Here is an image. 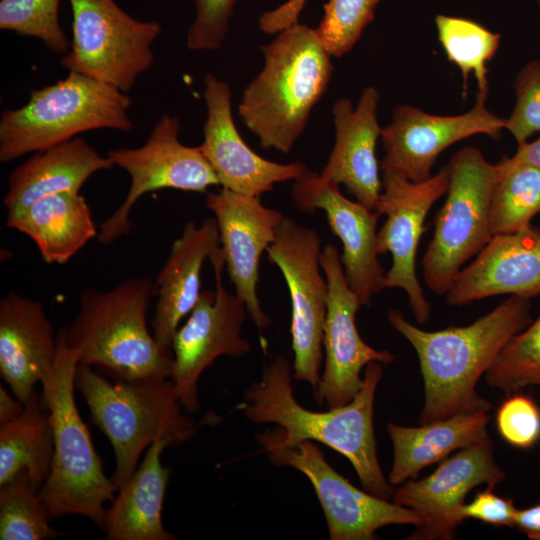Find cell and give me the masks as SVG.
<instances>
[{
	"label": "cell",
	"instance_id": "1",
	"mask_svg": "<svg viewBox=\"0 0 540 540\" xmlns=\"http://www.w3.org/2000/svg\"><path fill=\"white\" fill-rule=\"evenodd\" d=\"M292 367L287 357L277 356L262 370L237 406L255 424L270 423L256 438L283 446L302 441H317L345 456L352 464L361 485L368 493L386 499L394 489L384 477L377 458L373 427L374 399L383 376L380 362H370L363 384L346 405L314 412L302 407L294 397Z\"/></svg>",
	"mask_w": 540,
	"mask_h": 540
},
{
	"label": "cell",
	"instance_id": "2",
	"mask_svg": "<svg viewBox=\"0 0 540 540\" xmlns=\"http://www.w3.org/2000/svg\"><path fill=\"white\" fill-rule=\"evenodd\" d=\"M387 318L418 356L424 383L420 424H424L490 410L476 385L509 339L531 323V303L510 296L467 326L437 331L413 325L396 309L389 310Z\"/></svg>",
	"mask_w": 540,
	"mask_h": 540
},
{
	"label": "cell",
	"instance_id": "3",
	"mask_svg": "<svg viewBox=\"0 0 540 540\" xmlns=\"http://www.w3.org/2000/svg\"><path fill=\"white\" fill-rule=\"evenodd\" d=\"M260 50L263 68L243 90L238 113L262 148L289 153L328 88L333 57L316 29L298 22Z\"/></svg>",
	"mask_w": 540,
	"mask_h": 540
},
{
	"label": "cell",
	"instance_id": "4",
	"mask_svg": "<svg viewBox=\"0 0 540 540\" xmlns=\"http://www.w3.org/2000/svg\"><path fill=\"white\" fill-rule=\"evenodd\" d=\"M156 294L149 276L128 278L109 290L85 288L74 320L61 328L79 364L120 381L170 379L173 351L162 348L147 325Z\"/></svg>",
	"mask_w": 540,
	"mask_h": 540
},
{
	"label": "cell",
	"instance_id": "5",
	"mask_svg": "<svg viewBox=\"0 0 540 540\" xmlns=\"http://www.w3.org/2000/svg\"><path fill=\"white\" fill-rule=\"evenodd\" d=\"M57 340L55 364L41 381V394L50 411L54 450L40 496L51 521L76 514L104 530L108 510L105 504L114 500L117 490L104 473L103 462L75 403L78 355L67 346L61 328Z\"/></svg>",
	"mask_w": 540,
	"mask_h": 540
},
{
	"label": "cell",
	"instance_id": "6",
	"mask_svg": "<svg viewBox=\"0 0 540 540\" xmlns=\"http://www.w3.org/2000/svg\"><path fill=\"white\" fill-rule=\"evenodd\" d=\"M74 384L86 400L90 421L113 447L111 479L117 491L135 472L146 448L161 438L178 446L197 431L196 422L183 413L169 378L112 382L92 367L78 364Z\"/></svg>",
	"mask_w": 540,
	"mask_h": 540
},
{
	"label": "cell",
	"instance_id": "7",
	"mask_svg": "<svg viewBox=\"0 0 540 540\" xmlns=\"http://www.w3.org/2000/svg\"><path fill=\"white\" fill-rule=\"evenodd\" d=\"M128 93L83 74L68 72L57 82L30 91L27 103L0 118V162L49 149L79 134L112 129L131 133Z\"/></svg>",
	"mask_w": 540,
	"mask_h": 540
},
{
	"label": "cell",
	"instance_id": "8",
	"mask_svg": "<svg viewBox=\"0 0 540 540\" xmlns=\"http://www.w3.org/2000/svg\"><path fill=\"white\" fill-rule=\"evenodd\" d=\"M449 185L433 238L421 260L423 280L436 295H445L471 257L490 241V202L498 177L496 164L476 147L466 146L447 164Z\"/></svg>",
	"mask_w": 540,
	"mask_h": 540
},
{
	"label": "cell",
	"instance_id": "9",
	"mask_svg": "<svg viewBox=\"0 0 540 540\" xmlns=\"http://www.w3.org/2000/svg\"><path fill=\"white\" fill-rule=\"evenodd\" d=\"M69 1L72 39L60 65L129 93L154 64L152 44L162 25L136 19L115 0Z\"/></svg>",
	"mask_w": 540,
	"mask_h": 540
},
{
	"label": "cell",
	"instance_id": "10",
	"mask_svg": "<svg viewBox=\"0 0 540 540\" xmlns=\"http://www.w3.org/2000/svg\"><path fill=\"white\" fill-rule=\"evenodd\" d=\"M181 124L176 115L163 114L146 142L136 148H116L107 153L114 166L130 177L127 195L100 225L97 239L110 245L131 231L129 216L145 194L162 189L206 193L219 180L199 146L179 139Z\"/></svg>",
	"mask_w": 540,
	"mask_h": 540
},
{
	"label": "cell",
	"instance_id": "11",
	"mask_svg": "<svg viewBox=\"0 0 540 540\" xmlns=\"http://www.w3.org/2000/svg\"><path fill=\"white\" fill-rule=\"evenodd\" d=\"M321 239L318 233L284 216L267 258L282 272L291 299L293 378L309 383L313 393L320 383L323 329L327 313L328 283L321 274Z\"/></svg>",
	"mask_w": 540,
	"mask_h": 540
},
{
	"label": "cell",
	"instance_id": "12",
	"mask_svg": "<svg viewBox=\"0 0 540 540\" xmlns=\"http://www.w3.org/2000/svg\"><path fill=\"white\" fill-rule=\"evenodd\" d=\"M213 265L216 289L201 291L185 324L173 337V362L170 380L183 409L192 414L199 410L198 380L216 358L241 357L250 351V343L241 336L248 314L236 294L222 282L225 265L221 248L209 259Z\"/></svg>",
	"mask_w": 540,
	"mask_h": 540
},
{
	"label": "cell",
	"instance_id": "13",
	"mask_svg": "<svg viewBox=\"0 0 540 540\" xmlns=\"http://www.w3.org/2000/svg\"><path fill=\"white\" fill-rule=\"evenodd\" d=\"M268 459L294 468L311 482L323 509L331 540H373L376 531L391 524L422 522L413 510L374 496L352 485L325 460L312 441L283 446L256 438Z\"/></svg>",
	"mask_w": 540,
	"mask_h": 540
},
{
	"label": "cell",
	"instance_id": "14",
	"mask_svg": "<svg viewBox=\"0 0 540 540\" xmlns=\"http://www.w3.org/2000/svg\"><path fill=\"white\" fill-rule=\"evenodd\" d=\"M382 191L375 211L387 219L378 231L379 254L389 252L392 265L385 273V288H400L408 298L419 325L427 323L431 305L416 273V255L426 217L435 202L446 194L449 171L445 165L425 181L412 182L394 172H381Z\"/></svg>",
	"mask_w": 540,
	"mask_h": 540
},
{
	"label": "cell",
	"instance_id": "15",
	"mask_svg": "<svg viewBox=\"0 0 540 540\" xmlns=\"http://www.w3.org/2000/svg\"><path fill=\"white\" fill-rule=\"evenodd\" d=\"M488 91H477L474 106L459 115L442 116L402 104L392 112L391 122L382 128L384 156L381 172H394L412 182L425 181L438 156L451 145L476 134L498 139L506 118L486 106Z\"/></svg>",
	"mask_w": 540,
	"mask_h": 540
},
{
	"label": "cell",
	"instance_id": "16",
	"mask_svg": "<svg viewBox=\"0 0 540 540\" xmlns=\"http://www.w3.org/2000/svg\"><path fill=\"white\" fill-rule=\"evenodd\" d=\"M320 264L328 283L322 341L325 364L314 397L319 404L337 408L349 403L361 389L364 367L370 362L390 364L395 356L362 340L355 323L362 305L347 283L337 247L327 244L322 249Z\"/></svg>",
	"mask_w": 540,
	"mask_h": 540
},
{
	"label": "cell",
	"instance_id": "17",
	"mask_svg": "<svg viewBox=\"0 0 540 540\" xmlns=\"http://www.w3.org/2000/svg\"><path fill=\"white\" fill-rule=\"evenodd\" d=\"M505 479L495 462L490 438L460 449L445 458L429 476L409 479L394 489L392 501L418 514L422 522L410 540H450L459 524L458 511L476 486L494 488Z\"/></svg>",
	"mask_w": 540,
	"mask_h": 540
},
{
	"label": "cell",
	"instance_id": "18",
	"mask_svg": "<svg viewBox=\"0 0 540 540\" xmlns=\"http://www.w3.org/2000/svg\"><path fill=\"white\" fill-rule=\"evenodd\" d=\"M203 98L207 114L199 148L222 188L260 197L275 184L295 181L309 171L300 161L267 160L246 144L233 119L231 87L213 73L203 77Z\"/></svg>",
	"mask_w": 540,
	"mask_h": 540
},
{
	"label": "cell",
	"instance_id": "19",
	"mask_svg": "<svg viewBox=\"0 0 540 540\" xmlns=\"http://www.w3.org/2000/svg\"><path fill=\"white\" fill-rule=\"evenodd\" d=\"M291 195L299 210L325 212L331 231L342 243L340 257L347 283L361 305H369L373 296L385 288L377 245L381 214L346 198L338 184L311 171L294 181Z\"/></svg>",
	"mask_w": 540,
	"mask_h": 540
},
{
	"label": "cell",
	"instance_id": "20",
	"mask_svg": "<svg viewBox=\"0 0 540 540\" xmlns=\"http://www.w3.org/2000/svg\"><path fill=\"white\" fill-rule=\"evenodd\" d=\"M205 204L217 221L220 248L236 295L244 303L255 326L265 329L271 322L257 295L259 262L273 242L284 215L263 205L259 197L226 188L218 192L207 191Z\"/></svg>",
	"mask_w": 540,
	"mask_h": 540
},
{
	"label": "cell",
	"instance_id": "21",
	"mask_svg": "<svg viewBox=\"0 0 540 540\" xmlns=\"http://www.w3.org/2000/svg\"><path fill=\"white\" fill-rule=\"evenodd\" d=\"M380 93L373 86L361 92L356 106L342 97L332 106L335 142L319 175L342 184L355 199L375 210L382 191L380 165L376 156L382 127L378 121Z\"/></svg>",
	"mask_w": 540,
	"mask_h": 540
},
{
	"label": "cell",
	"instance_id": "22",
	"mask_svg": "<svg viewBox=\"0 0 540 540\" xmlns=\"http://www.w3.org/2000/svg\"><path fill=\"white\" fill-rule=\"evenodd\" d=\"M502 294L527 299L540 295L539 227L493 235L473 262L460 270L445 300L464 306Z\"/></svg>",
	"mask_w": 540,
	"mask_h": 540
},
{
	"label": "cell",
	"instance_id": "23",
	"mask_svg": "<svg viewBox=\"0 0 540 540\" xmlns=\"http://www.w3.org/2000/svg\"><path fill=\"white\" fill-rule=\"evenodd\" d=\"M41 301L15 292L0 301V374L25 403L51 372L58 340Z\"/></svg>",
	"mask_w": 540,
	"mask_h": 540
},
{
	"label": "cell",
	"instance_id": "24",
	"mask_svg": "<svg viewBox=\"0 0 540 540\" xmlns=\"http://www.w3.org/2000/svg\"><path fill=\"white\" fill-rule=\"evenodd\" d=\"M220 248L215 217L200 225L190 221L171 245L169 256L155 278L157 303L151 321L152 333L164 349L172 350L180 321L196 305L200 294V274L206 259Z\"/></svg>",
	"mask_w": 540,
	"mask_h": 540
},
{
	"label": "cell",
	"instance_id": "25",
	"mask_svg": "<svg viewBox=\"0 0 540 540\" xmlns=\"http://www.w3.org/2000/svg\"><path fill=\"white\" fill-rule=\"evenodd\" d=\"M113 166L108 156L100 155L84 138L77 136L35 152L14 168L3 204L7 214H11L45 196L79 192L93 174Z\"/></svg>",
	"mask_w": 540,
	"mask_h": 540
},
{
	"label": "cell",
	"instance_id": "26",
	"mask_svg": "<svg viewBox=\"0 0 540 540\" xmlns=\"http://www.w3.org/2000/svg\"><path fill=\"white\" fill-rule=\"evenodd\" d=\"M173 443L161 438L148 447L139 467L117 491L107 510L104 531L109 540H174L162 524V507L170 470L161 464Z\"/></svg>",
	"mask_w": 540,
	"mask_h": 540
},
{
	"label": "cell",
	"instance_id": "27",
	"mask_svg": "<svg viewBox=\"0 0 540 540\" xmlns=\"http://www.w3.org/2000/svg\"><path fill=\"white\" fill-rule=\"evenodd\" d=\"M6 225L31 238L48 264L68 262L98 235L91 209L79 192L42 197L7 214Z\"/></svg>",
	"mask_w": 540,
	"mask_h": 540
},
{
	"label": "cell",
	"instance_id": "28",
	"mask_svg": "<svg viewBox=\"0 0 540 540\" xmlns=\"http://www.w3.org/2000/svg\"><path fill=\"white\" fill-rule=\"evenodd\" d=\"M488 412L455 415L418 427L388 423L387 432L394 448L388 481L393 485L417 477L419 472L444 460L451 452L489 437Z\"/></svg>",
	"mask_w": 540,
	"mask_h": 540
},
{
	"label": "cell",
	"instance_id": "29",
	"mask_svg": "<svg viewBox=\"0 0 540 540\" xmlns=\"http://www.w3.org/2000/svg\"><path fill=\"white\" fill-rule=\"evenodd\" d=\"M53 450L50 411L42 394L34 391L22 414L0 425V485L26 470L39 489L49 475Z\"/></svg>",
	"mask_w": 540,
	"mask_h": 540
},
{
	"label": "cell",
	"instance_id": "30",
	"mask_svg": "<svg viewBox=\"0 0 540 540\" xmlns=\"http://www.w3.org/2000/svg\"><path fill=\"white\" fill-rule=\"evenodd\" d=\"M498 177L490 202L493 235L513 233L531 225L540 212V169L525 165L496 164Z\"/></svg>",
	"mask_w": 540,
	"mask_h": 540
},
{
	"label": "cell",
	"instance_id": "31",
	"mask_svg": "<svg viewBox=\"0 0 540 540\" xmlns=\"http://www.w3.org/2000/svg\"><path fill=\"white\" fill-rule=\"evenodd\" d=\"M435 26L447 59L461 72L464 94L470 74L476 79L478 91H488L487 64L499 48L501 35L475 21L443 14L435 17Z\"/></svg>",
	"mask_w": 540,
	"mask_h": 540
},
{
	"label": "cell",
	"instance_id": "32",
	"mask_svg": "<svg viewBox=\"0 0 540 540\" xmlns=\"http://www.w3.org/2000/svg\"><path fill=\"white\" fill-rule=\"evenodd\" d=\"M26 470L0 485V539L43 540L60 535Z\"/></svg>",
	"mask_w": 540,
	"mask_h": 540
},
{
	"label": "cell",
	"instance_id": "33",
	"mask_svg": "<svg viewBox=\"0 0 540 540\" xmlns=\"http://www.w3.org/2000/svg\"><path fill=\"white\" fill-rule=\"evenodd\" d=\"M489 386L506 395L540 386V315L515 334L485 373Z\"/></svg>",
	"mask_w": 540,
	"mask_h": 540
},
{
	"label": "cell",
	"instance_id": "34",
	"mask_svg": "<svg viewBox=\"0 0 540 540\" xmlns=\"http://www.w3.org/2000/svg\"><path fill=\"white\" fill-rule=\"evenodd\" d=\"M60 0H1L0 29L39 39L56 54H66L71 41L59 21Z\"/></svg>",
	"mask_w": 540,
	"mask_h": 540
},
{
	"label": "cell",
	"instance_id": "35",
	"mask_svg": "<svg viewBox=\"0 0 540 540\" xmlns=\"http://www.w3.org/2000/svg\"><path fill=\"white\" fill-rule=\"evenodd\" d=\"M380 0H327L316 32L332 57L349 53L374 19Z\"/></svg>",
	"mask_w": 540,
	"mask_h": 540
},
{
	"label": "cell",
	"instance_id": "36",
	"mask_svg": "<svg viewBox=\"0 0 540 540\" xmlns=\"http://www.w3.org/2000/svg\"><path fill=\"white\" fill-rule=\"evenodd\" d=\"M515 106L505 129L522 144L540 132V60L527 62L513 81Z\"/></svg>",
	"mask_w": 540,
	"mask_h": 540
},
{
	"label": "cell",
	"instance_id": "37",
	"mask_svg": "<svg viewBox=\"0 0 540 540\" xmlns=\"http://www.w3.org/2000/svg\"><path fill=\"white\" fill-rule=\"evenodd\" d=\"M507 396L496 413L497 430L511 446L530 449L540 439V408L525 394Z\"/></svg>",
	"mask_w": 540,
	"mask_h": 540
},
{
	"label": "cell",
	"instance_id": "38",
	"mask_svg": "<svg viewBox=\"0 0 540 540\" xmlns=\"http://www.w3.org/2000/svg\"><path fill=\"white\" fill-rule=\"evenodd\" d=\"M195 17L186 34L192 51L219 50L229 32L234 4L238 0H193Z\"/></svg>",
	"mask_w": 540,
	"mask_h": 540
},
{
	"label": "cell",
	"instance_id": "39",
	"mask_svg": "<svg viewBox=\"0 0 540 540\" xmlns=\"http://www.w3.org/2000/svg\"><path fill=\"white\" fill-rule=\"evenodd\" d=\"M517 510L512 499L503 498L495 494L492 488H487L470 503L461 506L458 518L461 522L471 518L497 527L514 528Z\"/></svg>",
	"mask_w": 540,
	"mask_h": 540
},
{
	"label": "cell",
	"instance_id": "40",
	"mask_svg": "<svg viewBox=\"0 0 540 540\" xmlns=\"http://www.w3.org/2000/svg\"><path fill=\"white\" fill-rule=\"evenodd\" d=\"M514 528L530 539L540 540V502L524 509H518Z\"/></svg>",
	"mask_w": 540,
	"mask_h": 540
},
{
	"label": "cell",
	"instance_id": "41",
	"mask_svg": "<svg viewBox=\"0 0 540 540\" xmlns=\"http://www.w3.org/2000/svg\"><path fill=\"white\" fill-rule=\"evenodd\" d=\"M502 160L508 165L525 164L540 169V138L519 144L514 155Z\"/></svg>",
	"mask_w": 540,
	"mask_h": 540
},
{
	"label": "cell",
	"instance_id": "42",
	"mask_svg": "<svg viewBox=\"0 0 540 540\" xmlns=\"http://www.w3.org/2000/svg\"><path fill=\"white\" fill-rule=\"evenodd\" d=\"M24 410V403L18 400L0 385V425L19 417Z\"/></svg>",
	"mask_w": 540,
	"mask_h": 540
},
{
	"label": "cell",
	"instance_id": "43",
	"mask_svg": "<svg viewBox=\"0 0 540 540\" xmlns=\"http://www.w3.org/2000/svg\"><path fill=\"white\" fill-rule=\"evenodd\" d=\"M536 2H537V4H538V5H539V7H540V0H536Z\"/></svg>",
	"mask_w": 540,
	"mask_h": 540
}]
</instances>
